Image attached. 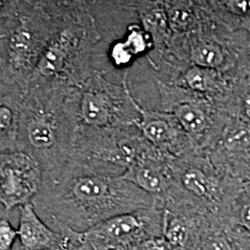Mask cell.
<instances>
[{
  "label": "cell",
  "instance_id": "cell-23",
  "mask_svg": "<svg viewBox=\"0 0 250 250\" xmlns=\"http://www.w3.org/2000/svg\"><path fill=\"white\" fill-rule=\"evenodd\" d=\"M125 250H173L164 236H150Z\"/></svg>",
  "mask_w": 250,
  "mask_h": 250
},
{
  "label": "cell",
  "instance_id": "cell-12",
  "mask_svg": "<svg viewBox=\"0 0 250 250\" xmlns=\"http://www.w3.org/2000/svg\"><path fill=\"white\" fill-rule=\"evenodd\" d=\"M190 45V59L195 66L213 70L221 67L225 61L223 47L209 38L197 36Z\"/></svg>",
  "mask_w": 250,
  "mask_h": 250
},
{
  "label": "cell",
  "instance_id": "cell-20",
  "mask_svg": "<svg viewBox=\"0 0 250 250\" xmlns=\"http://www.w3.org/2000/svg\"><path fill=\"white\" fill-rule=\"evenodd\" d=\"M224 147L229 151H242L250 147V128L242 126L228 134L224 140Z\"/></svg>",
  "mask_w": 250,
  "mask_h": 250
},
{
  "label": "cell",
  "instance_id": "cell-13",
  "mask_svg": "<svg viewBox=\"0 0 250 250\" xmlns=\"http://www.w3.org/2000/svg\"><path fill=\"white\" fill-rule=\"evenodd\" d=\"M174 116L183 128L192 134L204 131L208 125L204 110L194 103H182L174 109Z\"/></svg>",
  "mask_w": 250,
  "mask_h": 250
},
{
  "label": "cell",
  "instance_id": "cell-14",
  "mask_svg": "<svg viewBox=\"0 0 250 250\" xmlns=\"http://www.w3.org/2000/svg\"><path fill=\"white\" fill-rule=\"evenodd\" d=\"M134 103L144 116V122L138 125L145 137L156 145H161L169 141L172 133V129L169 124L159 117L150 116L138 107L134 100Z\"/></svg>",
  "mask_w": 250,
  "mask_h": 250
},
{
  "label": "cell",
  "instance_id": "cell-3",
  "mask_svg": "<svg viewBox=\"0 0 250 250\" xmlns=\"http://www.w3.org/2000/svg\"><path fill=\"white\" fill-rule=\"evenodd\" d=\"M99 39L96 24L60 26L33 72L28 90L78 86L89 75L88 56Z\"/></svg>",
  "mask_w": 250,
  "mask_h": 250
},
{
  "label": "cell",
  "instance_id": "cell-15",
  "mask_svg": "<svg viewBox=\"0 0 250 250\" xmlns=\"http://www.w3.org/2000/svg\"><path fill=\"white\" fill-rule=\"evenodd\" d=\"M190 232L188 224L177 217H170L163 224V236L173 250H188L191 239Z\"/></svg>",
  "mask_w": 250,
  "mask_h": 250
},
{
  "label": "cell",
  "instance_id": "cell-29",
  "mask_svg": "<svg viewBox=\"0 0 250 250\" xmlns=\"http://www.w3.org/2000/svg\"></svg>",
  "mask_w": 250,
  "mask_h": 250
},
{
  "label": "cell",
  "instance_id": "cell-9",
  "mask_svg": "<svg viewBox=\"0 0 250 250\" xmlns=\"http://www.w3.org/2000/svg\"><path fill=\"white\" fill-rule=\"evenodd\" d=\"M95 0H37L58 26L69 23L96 24L92 8Z\"/></svg>",
  "mask_w": 250,
  "mask_h": 250
},
{
  "label": "cell",
  "instance_id": "cell-8",
  "mask_svg": "<svg viewBox=\"0 0 250 250\" xmlns=\"http://www.w3.org/2000/svg\"><path fill=\"white\" fill-rule=\"evenodd\" d=\"M136 9L142 28L150 36L153 45L164 50L171 41V29L161 0H136Z\"/></svg>",
  "mask_w": 250,
  "mask_h": 250
},
{
  "label": "cell",
  "instance_id": "cell-7",
  "mask_svg": "<svg viewBox=\"0 0 250 250\" xmlns=\"http://www.w3.org/2000/svg\"><path fill=\"white\" fill-rule=\"evenodd\" d=\"M18 238L23 250H53L61 248L62 235L42 222L33 203L19 208Z\"/></svg>",
  "mask_w": 250,
  "mask_h": 250
},
{
  "label": "cell",
  "instance_id": "cell-10",
  "mask_svg": "<svg viewBox=\"0 0 250 250\" xmlns=\"http://www.w3.org/2000/svg\"><path fill=\"white\" fill-rule=\"evenodd\" d=\"M20 99L21 93L0 95V154L17 150Z\"/></svg>",
  "mask_w": 250,
  "mask_h": 250
},
{
  "label": "cell",
  "instance_id": "cell-1",
  "mask_svg": "<svg viewBox=\"0 0 250 250\" xmlns=\"http://www.w3.org/2000/svg\"><path fill=\"white\" fill-rule=\"evenodd\" d=\"M71 88L29 89L21 94L17 150L40 164L43 180L55 176L69 161V133L75 122Z\"/></svg>",
  "mask_w": 250,
  "mask_h": 250
},
{
  "label": "cell",
  "instance_id": "cell-16",
  "mask_svg": "<svg viewBox=\"0 0 250 250\" xmlns=\"http://www.w3.org/2000/svg\"><path fill=\"white\" fill-rule=\"evenodd\" d=\"M121 42L133 60L146 53L153 45L150 36L145 32L143 28L136 24L128 29V33L126 34L125 39Z\"/></svg>",
  "mask_w": 250,
  "mask_h": 250
},
{
  "label": "cell",
  "instance_id": "cell-27",
  "mask_svg": "<svg viewBox=\"0 0 250 250\" xmlns=\"http://www.w3.org/2000/svg\"><path fill=\"white\" fill-rule=\"evenodd\" d=\"M244 107H245V111H246L247 116L249 117L250 119V95L245 100Z\"/></svg>",
  "mask_w": 250,
  "mask_h": 250
},
{
  "label": "cell",
  "instance_id": "cell-24",
  "mask_svg": "<svg viewBox=\"0 0 250 250\" xmlns=\"http://www.w3.org/2000/svg\"><path fill=\"white\" fill-rule=\"evenodd\" d=\"M225 8L239 17H250V0H225Z\"/></svg>",
  "mask_w": 250,
  "mask_h": 250
},
{
  "label": "cell",
  "instance_id": "cell-6",
  "mask_svg": "<svg viewBox=\"0 0 250 250\" xmlns=\"http://www.w3.org/2000/svg\"><path fill=\"white\" fill-rule=\"evenodd\" d=\"M145 224L133 214H116L93 225L83 232L91 249L125 250L142 241ZM146 239V238H145Z\"/></svg>",
  "mask_w": 250,
  "mask_h": 250
},
{
  "label": "cell",
  "instance_id": "cell-21",
  "mask_svg": "<svg viewBox=\"0 0 250 250\" xmlns=\"http://www.w3.org/2000/svg\"><path fill=\"white\" fill-rule=\"evenodd\" d=\"M197 250H237L235 244L224 233L208 235Z\"/></svg>",
  "mask_w": 250,
  "mask_h": 250
},
{
  "label": "cell",
  "instance_id": "cell-22",
  "mask_svg": "<svg viewBox=\"0 0 250 250\" xmlns=\"http://www.w3.org/2000/svg\"><path fill=\"white\" fill-rule=\"evenodd\" d=\"M18 232L8 219H0V250H11L16 239Z\"/></svg>",
  "mask_w": 250,
  "mask_h": 250
},
{
  "label": "cell",
  "instance_id": "cell-28",
  "mask_svg": "<svg viewBox=\"0 0 250 250\" xmlns=\"http://www.w3.org/2000/svg\"><path fill=\"white\" fill-rule=\"evenodd\" d=\"M92 250H113L111 249H107V248H95V249H92Z\"/></svg>",
  "mask_w": 250,
  "mask_h": 250
},
{
  "label": "cell",
  "instance_id": "cell-17",
  "mask_svg": "<svg viewBox=\"0 0 250 250\" xmlns=\"http://www.w3.org/2000/svg\"><path fill=\"white\" fill-rule=\"evenodd\" d=\"M125 178L134 182L137 186L146 191L157 193L161 189V179L157 171L147 167H135L129 168L124 176Z\"/></svg>",
  "mask_w": 250,
  "mask_h": 250
},
{
  "label": "cell",
  "instance_id": "cell-19",
  "mask_svg": "<svg viewBox=\"0 0 250 250\" xmlns=\"http://www.w3.org/2000/svg\"><path fill=\"white\" fill-rule=\"evenodd\" d=\"M213 70H208L198 66H192L184 75V81L190 89L197 92H208L210 85L209 72Z\"/></svg>",
  "mask_w": 250,
  "mask_h": 250
},
{
  "label": "cell",
  "instance_id": "cell-4",
  "mask_svg": "<svg viewBox=\"0 0 250 250\" xmlns=\"http://www.w3.org/2000/svg\"><path fill=\"white\" fill-rule=\"evenodd\" d=\"M42 182L40 164L25 152L0 154V204L7 211L32 203Z\"/></svg>",
  "mask_w": 250,
  "mask_h": 250
},
{
  "label": "cell",
  "instance_id": "cell-18",
  "mask_svg": "<svg viewBox=\"0 0 250 250\" xmlns=\"http://www.w3.org/2000/svg\"><path fill=\"white\" fill-rule=\"evenodd\" d=\"M183 184L185 188L197 197H209L210 185L203 170L197 168L187 170L183 176Z\"/></svg>",
  "mask_w": 250,
  "mask_h": 250
},
{
  "label": "cell",
  "instance_id": "cell-26",
  "mask_svg": "<svg viewBox=\"0 0 250 250\" xmlns=\"http://www.w3.org/2000/svg\"><path fill=\"white\" fill-rule=\"evenodd\" d=\"M239 224L250 233V202L243 206L239 213Z\"/></svg>",
  "mask_w": 250,
  "mask_h": 250
},
{
  "label": "cell",
  "instance_id": "cell-2",
  "mask_svg": "<svg viewBox=\"0 0 250 250\" xmlns=\"http://www.w3.org/2000/svg\"><path fill=\"white\" fill-rule=\"evenodd\" d=\"M3 25L1 78L25 95L33 72L60 27L39 4L25 0Z\"/></svg>",
  "mask_w": 250,
  "mask_h": 250
},
{
  "label": "cell",
  "instance_id": "cell-5",
  "mask_svg": "<svg viewBox=\"0 0 250 250\" xmlns=\"http://www.w3.org/2000/svg\"><path fill=\"white\" fill-rule=\"evenodd\" d=\"M115 88L99 73L89 74L70 93L75 122L91 129H104L115 122L119 100Z\"/></svg>",
  "mask_w": 250,
  "mask_h": 250
},
{
  "label": "cell",
  "instance_id": "cell-25",
  "mask_svg": "<svg viewBox=\"0 0 250 250\" xmlns=\"http://www.w3.org/2000/svg\"><path fill=\"white\" fill-rule=\"evenodd\" d=\"M21 0H0V24H4L18 9Z\"/></svg>",
  "mask_w": 250,
  "mask_h": 250
},
{
  "label": "cell",
  "instance_id": "cell-11",
  "mask_svg": "<svg viewBox=\"0 0 250 250\" xmlns=\"http://www.w3.org/2000/svg\"><path fill=\"white\" fill-rule=\"evenodd\" d=\"M172 34L187 35L200 26L196 0H161Z\"/></svg>",
  "mask_w": 250,
  "mask_h": 250
}]
</instances>
